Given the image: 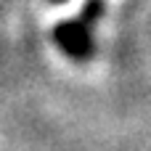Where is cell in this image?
<instances>
[{
  "instance_id": "7a4b0ae2",
  "label": "cell",
  "mask_w": 151,
  "mask_h": 151,
  "mask_svg": "<svg viewBox=\"0 0 151 151\" xmlns=\"http://www.w3.org/2000/svg\"><path fill=\"white\" fill-rule=\"evenodd\" d=\"M53 3H66V0H53Z\"/></svg>"
},
{
  "instance_id": "6da1fadb",
  "label": "cell",
  "mask_w": 151,
  "mask_h": 151,
  "mask_svg": "<svg viewBox=\"0 0 151 151\" xmlns=\"http://www.w3.org/2000/svg\"><path fill=\"white\" fill-rule=\"evenodd\" d=\"M56 45L64 50V56H69L72 61H88L96 53V42H93V24H88L85 19H69L61 21L53 29Z\"/></svg>"
}]
</instances>
